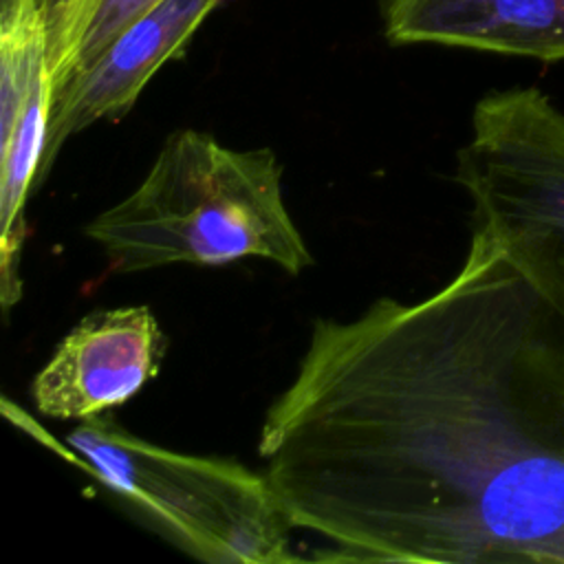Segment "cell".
Here are the masks:
<instances>
[{
    "instance_id": "obj_6",
    "label": "cell",
    "mask_w": 564,
    "mask_h": 564,
    "mask_svg": "<svg viewBox=\"0 0 564 564\" xmlns=\"http://www.w3.org/2000/svg\"><path fill=\"white\" fill-rule=\"evenodd\" d=\"M167 339L148 306L101 308L57 344L33 379L35 408L51 419L86 421L130 401L163 364Z\"/></svg>"
},
{
    "instance_id": "obj_1",
    "label": "cell",
    "mask_w": 564,
    "mask_h": 564,
    "mask_svg": "<svg viewBox=\"0 0 564 564\" xmlns=\"http://www.w3.org/2000/svg\"><path fill=\"white\" fill-rule=\"evenodd\" d=\"M258 456L317 560L564 564V317L471 231L434 293L313 319Z\"/></svg>"
},
{
    "instance_id": "obj_7",
    "label": "cell",
    "mask_w": 564,
    "mask_h": 564,
    "mask_svg": "<svg viewBox=\"0 0 564 564\" xmlns=\"http://www.w3.org/2000/svg\"><path fill=\"white\" fill-rule=\"evenodd\" d=\"M223 0H161L132 20L55 95L40 181L51 172L68 137L97 121L123 117L152 75L178 55Z\"/></svg>"
},
{
    "instance_id": "obj_9",
    "label": "cell",
    "mask_w": 564,
    "mask_h": 564,
    "mask_svg": "<svg viewBox=\"0 0 564 564\" xmlns=\"http://www.w3.org/2000/svg\"><path fill=\"white\" fill-rule=\"evenodd\" d=\"M156 2L161 0H86L68 31L48 51L53 95Z\"/></svg>"
},
{
    "instance_id": "obj_5",
    "label": "cell",
    "mask_w": 564,
    "mask_h": 564,
    "mask_svg": "<svg viewBox=\"0 0 564 564\" xmlns=\"http://www.w3.org/2000/svg\"><path fill=\"white\" fill-rule=\"evenodd\" d=\"M53 75L46 22L35 0L0 4V306L22 297L26 200L40 183L48 141Z\"/></svg>"
},
{
    "instance_id": "obj_10",
    "label": "cell",
    "mask_w": 564,
    "mask_h": 564,
    "mask_svg": "<svg viewBox=\"0 0 564 564\" xmlns=\"http://www.w3.org/2000/svg\"><path fill=\"white\" fill-rule=\"evenodd\" d=\"M86 0H35L40 7L44 22H46V35H48V51L62 40V35L68 31L73 20L77 18L79 9Z\"/></svg>"
},
{
    "instance_id": "obj_2",
    "label": "cell",
    "mask_w": 564,
    "mask_h": 564,
    "mask_svg": "<svg viewBox=\"0 0 564 564\" xmlns=\"http://www.w3.org/2000/svg\"><path fill=\"white\" fill-rule=\"evenodd\" d=\"M84 234L115 273L260 258L300 275L313 264L284 203L275 152L234 150L194 128L172 132L141 183Z\"/></svg>"
},
{
    "instance_id": "obj_8",
    "label": "cell",
    "mask_w": 564,
    "mask_h": 564,
    "mask_svg": "<svg viewBox=\"0 0 564 564\" xmlns=\"http://www.w3.org/2000/svg\"><path fill=\"white\" fill-rule=\"evenodd\" d=\"M394 44L564 59V0H381Z\"/></svg>"
},
{
    "instance_id": "obj_3",
    "label": "cell",
    "mask_w": 564,
    "mask_h": 564,
    "mask_svg": "<svg viewBox=\"0 0 564 564\" xmlns=\"http://www.w3.org/2000/svg\"><path fill=\"white\" fill-rule=\"evenodd\" d=\"M66 443L150 527L203 562L286 564L291 522L269 478L231 458L154 445L110 416L82 421Z\"/></svg>"
},
{
    "instance_id": "obj_4",
    "label": "cell",
    "mask_w": 564,
    "mask_h": 564,
    "mask_svg": "<svg viewBox=\"0 0 564 564\" xmlns=\"http://www.w3.org/2000/svg\"><path fill=\"white\" fill-rule=\"evenodd\" d=\"M474 231L564 317V115L538 88L485 95L456 154Z\"/></svg>"
}]
</instances>
